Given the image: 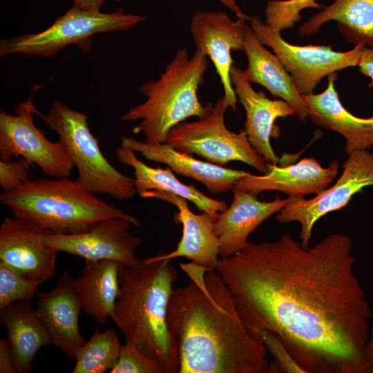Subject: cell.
<instances>
[{"label": "cell", "instance_id": "obj_32", "mask_svg": "<svg viewBox=\"0 0 373 373\" xmlns=\"http://www.w3.org/2000/svg\"><path fill=\"white\" fill-rule=\"evenodd\" d=\"M30 164L24 158L0 160V185L3 193H10L28 180Z\"/></svg>", "mask_w": 373, "mask_h": 373}, {"label": "cell", "instance_id": "obj_2", "mask_svg": "<svg viewBox=\"0 0 373 373\" xmlns=\"http://www.w3.org/2000/svg\"><path fill=\"white\" fill-rule=\"evenodd\" d=\"M189 283L173 289L167 325L179 373H271L260 334L243 322L233 296L216 269L181 262Z\"/></svg>", "mask_w": 373, "mask_h": 373}, {"label": "cell", "instance_id": "obj_5", "mask_svg": "<svg viewBox=\"0 0 373 373\" xmlns=\"http://www.w3.org/2000/svg\"><path fill=\"white\" fill-rule=\"evenodd\" d=\"M208 65L207 57L199 50L189 57L186 48L179 49L159 79L140 85L146 101L130 108L120 119L140 120L133 133H142L145 142H166L175 126L189 117L201 118L209 113L211 106H204L198 96Z\"/></svg>", "mask_w": 373, "mask_h": 373}, {"label": "cell", "instance_id": "obj_8", "mask_svg": "<svg viewBox=\"0 0 373 373\" xmlns=\"http://www.w3.org/2000/svg\"><path fill=\"white\" fill-rule=\"evenodd\" d=\"M228 107L224 97L219 98L204 117L172 128L166 142L180 152L198 155L216 165L239 161L266 173L269 163L251 144L246 131L237 133L227 128L224 115Z\"/></svg>", "mask_w": 373, "mask_h": 373}, {"label": "cell", "instance_id": "obj_22", "mask_svg": "<svg viewBox=\"0 0 373 373\" xmlns=\"http://www.w3.org/2000/svg\"><path fill=\"white\" fill-rule=\"evenodd\" d=\"M337 75H328V84L319 94L303 95L308 117L316 124L332 130L345 139L347 155L358 150H367L372 145L365 126V119L357 117L341 104L334 87Z\"/></svg>", "mask_w": 373, "mask_h": 373}, {"label": "cell", "instance_id": "obj_7", "mask_svg": "<svg viewBox=\"0 0 373 373\" xmlns=\"http://www.w3.org/2000/svg\"><path fill=\"white\" fill-rule=\"evenodd\" d=\"M144 17L126 13L122 8L112 12L73 7L57 18L47 29L35 34L1 39L0 55L21 53L25 56L50 58L70 44L88 51L90 37L97 33L128 30Z\"/></svg>", "mask_w": 373, "mask_h": 373}, {"label": "cell", "instance_id": "obj_20", "mask_svg": "<svg viewBox=\"0 0 373 373\" xmlns=\"http://www.w3.org/2000/svg\"><path fill=\"white\" fill-rule=\"evenodd\" d=\"M120 141L121 145L140 153L146 160L164 164L176 173L198 181L213 194L232 189L240 178L249 173L198 160L166 142L150 144L132 137H122Z\"/></svg>", "mask_w": 373, "mask_h": 373}, {"label": "cell", "instance_id": "obj_25", "mask_svg": "<svg viewBox=\"0 0 373 373\" xmlns=\"http://www.w3.org/2000/svg\"><path fill=\"white\" fill-rule=\"evenodd\" d=\"M81 275L74 287L84 312L100 325L112 318L120 290L119 271L122 265L115 260H84Z\"/></svg>", "mask_w": 373, "mask_h": 373}, {"label": "cell", "instance_id": "obj_37", "mask_svg": "<svg viewBox=\"0 0 373 373\" xmlns=\"http://www.w3.org/2000/svg\"><path fill=\"white\" fill-rule=\"evenodd\" d=\"M230 9L238 18H246L248 15H245L239 7L236 0H218Z\"/></svg>", "mask_w": 373, "mask_h": 373}, {"label": "cell", "instance_id": "obj_17", "mask_svg": "<svg viewBox=\"0 0 373 373\" xmlns=\"http://www.w3.org/2000/svg\"><path fill=\"white\" fill-rule=\"evenodd\" d=\"M140 198H157L175 205L178 212L174 220L182 225V236L176 248L170 253L154 256L153 258L172 260L185 257L209 269H216L220 260V245L214 232V217L204 211L194 213L186 200L169 192L149 191Z\"/></svg>", "mask_w": 373, "mask_h": 373}, {"label": "cell", "instance_id": "obj_9", "mask_svg": "<svg viewBox=\"0 0 373 373\" xmlns=\"http://www.w3.org/2000/svg\"><path fill=\"white\" fill-rule=\"evenodd\" d=\"M38 88L35 86L29 97L17 105L15 115L0 112V160L23 157L46 175L69 178L75 165L64 146L48 140L34 124L32 95Z\"/></svg>", "mask_w": 373, "mask_h": 373}, {"label": "cell", "instance_id": "obj_10", "mask_svg": "<svg viewBox=\"0 0 373 373\" xmlns=\"http://www.w3.org/2000/svg\"><path fill=\"white\" fill-rule=\"evenodd\" d=\"M247 21L260 43L270 47L280 60L301 95L313 93L319 82L338 70L358 66L363 43L346 52L334 51L331 46H296L283 39L257 15Z\"/></svg>", "mask_w": 373, "mask_h": 373}, {"label": "cell", "instance_id": "obj_28", "mask_svg": "<svg viewBox=\"0 0 373 373\" xmlns=\"http://www.w3.org/2000/svg\"><path fill=\"white\" fill-rule=\"evenodd\" d=\"M42 283L0 262V309L15 302L30 303Z\"/></svg>", "mask_w": 373, "mask_h": 373}, {"label": "cell", "instance_id": "obj_38", "mask_svg": "<svg viewBox=\"0 0 373 373\" xmlns=\"http://www.w3.org/2000/svg\"><path fill=\"white\" fill-rule=\"evenodd\" d=\"M365 126L369 136V139L373 145V116L370 118L365 119Z\"/></svg>", "mask_w": 373, "mask_h": 373}, {"label": "cell", "instance_id": "obj_15", "mask_svg": "<svg viewBox=\"0 0 373 373\" xmlns=\"http://www.w3.org/2000/svg\"><path fill=\"white\" fill-rule=\"evenodd\" d=\"M37 298L36 312L51 344L68 358L75 359L87 340L79 328L82 305L74 287V278L64 271L52 290L39 291Z\"/></svg>", "mask_w": 373, "mask_h": 373}, {"label": "cell", "instance_id": "obj_12", "mask_svg": "<svg viewBox=\"0 0 373 373\" xmlns=\"http://www.w3.org/2000/svg\"><path fill=\"white\" fill-rule=\"evenodd\" d=\"M134 226L122 218H108L95 222L82 233L68 235L47 234L44 240L58 252L79 256L86 260H111L126 267H134L143 260L138 259L135 250L142 240L133 236L130 229Z\"/></svg>", "mask_w": 373, "mask_h": 373}, {"label": "cell", "instance_id": "obj_19", "mask_svg": "<svg viewBox=\"0 0 373 373\" xmlns=\"http://www.w3.org/2000/svg\"><path fill=\"white\" fill-rule=\"evenodd\" d=\"M236 95L246 112L245 129L248 140L265 160L272 164L280 162L274 152L271 137L276 136L274 123L278 117L296 115L283 99L272 100L262 91H256L242 75V70L233 66L230 73Z\"/></svg>", "mask_w": 373, "mask_h": 373}, {"label": "cell", "instance_id": "obj_14", "mask_svg": "<svg viewBox=\"0 0 373 373\" xmlns=\"http://www.w3.org/2000/svg\"><path fill=\"white\" fill-rule=\"evenodd\" d=\"M52 233L31 222L5 218L0 226V262L43 283L54 277L58 251L44 242Z\"/></svg>", "mask_w": 373, "mask_h": 373}, {"label": "cell", "instance_id": "obj_13", "mask_svg": "<svg viewBox=\"0 0 373 373\" xmlns=\"http://www.w3.org/2000/svg\"><path fill=\"white\" fill-rule=\"evenodd\" d=\"M247 19L238 18L234 21L222 11H197L190 24L196 50L214 64L223 86L224 98L234 111L237 98L230 77L233 66L231 51H244V26Z\"/></svg>", "mask_w": 373, "mask_h": 373}, {"label": "cell", "instance_id": "obj_11", "mask_svg": "<svg viewBox=\"0 0 373 373\" xmlns=\"http://www.w3.org/2000/svg\"><path fill=\"white\" fill-rule=\"evenodd\" d=\"M373 186V153L358 150L348 155L343 171L336 183L312 199L289 198L276 215L280 223L298 222L300 225V245L307 248L316 222L330 212L346 206L353 195Z\"/></svg>", "mask_w": 373, "mask_h": 373}, {"label": "cell", "instance_id": "obj_35", "mask_svg": "<svg viewBox=\"0 0 373 373\" xmlns=\"http://www.w3.org/2000/svg\"><path fill=\"white\" fill-rule=\"evenodd\" d=\"M107 0H72L73 6L88 10H100ZM121 0H115L118 2Z\"/></svg>", "mask_w": 373, "mask_h": 373}, {"label": "cell", "instance_id": "obj_30", "mask_svg": "<svg viewBox=\"0 0 373 373\" xmlns=\"http://www.w3.org/2000/svg\"><path fill=\"white\" fill-rule=\"evenodd\" d=\"M110 373H166L155 360L145 354L136 345L126 343L120 349L118 359Z\"/></svg>", "mask_w": 373, "mask_h": 373}, {"label": "cell", "instance_id": "obj_34", "mask_svg": "<svg viewBox=\"0 0 373 373\" xmlns=\"http://www.w3.org/2000/svg\"><path fill=\"white\" fill-rule=\"evenodd\" d=\"M17 372L7 340L0 338V373Z\"/></svg>", "mask_w": 373, "mask_h": 373}, {"label": "cell", "instance_id": "obj_36", "mask_svg": "<svg viewBox=\"0 0 373 373\" xmlns=\"http://www.w3.org/2000/svg\"><path fill=\"white\" fill-rule=\"evenodd\" d=\"M365 355L371 372L373 373V322L370 326V336L365 347Z\"/></svg>", "mask_w": 373, "mask_h": 373}, {"label": "cell", "instance_id": "obj_23", "mask_svg": "<svg viewBox=\"0 0 373 373\" xmlns=\"http://www.w3.org/2000/svg\"><path fill=\"white\" fill-rule=\"evenodd\" d=\"M17 372L28 373L40 348L51 344L50 336L30 303L15 302L0 309Z\"/></svg>", "mask_w": 373, "mask_h": 373}, {"label": "cell", "instance_id": "obj_16", "mask_svg": "<svg viewBox=\"0 0 373 373\" xmlns=\"http://www.w3.org/2000/svg\"><path fill=\"white\" fill-rule=\"evenodd\" d=\"M338 168L336 160L324 168L314 157H305L287 166L269 164L266 173L256 175L249 173L240 178L234 187L256 195L267 191H279L289 198L318 195L329 187Z\"/></svg>", "mask_w": 373, "mask_h": 373}, {"label": "cell", "instance_id": "obj_29", "mask_svg": "<svg viewBox=\"0 0 373 373\" xmlns=\"http://www.w3.org/2000/svg\"><path fill=\"white\" fill-rule=\"evenodd\" d=\"M316 0H271L265 10V23L272 29L281 32L291 28L300 21V12L306 8H323Z\"/></svg>", "mask_w": 373, "mask_h": 373}, {"label": "cell", "instance_id": "obj_33", "mask_svg": "<svg viewBox=\"0 0 373 373\" xmlns=\"http://www.w3.org/2000/svg\"><path fill=\"white\" fill-rule=\"evenodd\" d=\"M360 72L371 79L369 87H373V48H363L358 64Z\"/></svg>", "mask_w": 373, "mask_h": 373}, {"label": "cell", "instance_id": "obj_21", "mask_svg": "<svg viewBox=\"0 0 373 373\" xmlns=\"http://www.w3.org/2000/svg\"><path fill=\"white\" fill-rule=\"evenodd\" d=\"M244 52L248 66L242 70L243 77L250 83L262 85L271 95L288 103L298 119L305 121L308 117L306 103L291 77L278 57L264 47L247 23L244 26Z\"/></svg>", "mask_w": 373, "mask_h": 373}, {"label": "cell", "instance_id": "obj_18", "mask_svg": "<svg viewBox=\"0 0 373 373\" xmlns=\"http://www.w3.org/2000/svg\"><path fill=\"white\" fill-rule=\"evenodd\" d=\"M232 190V203L219 213L214 222L220 258L230 257L244 249L249 243V235L267 218L280 211L289 201V198L260 201L257 195L251 192L236 187Z\"/></svg>", "mask_w": 373, "mask_h": 373}, {"label": "cell", "instance_id": "obj_26", "mask_svg": "<svg viewBox=\"0 0 373 373\" xmlns=\"http://www.w3.org/2000/svg\"><path fill=\"white\" fill-rule=\"evenodd\" d=\"M329 21H337L342 33L355 46L363 43L373 48V0H334L302 24L298 32L304 37L316 33Z\"/></svg>", "mask_w": 373, "mask_h": 373}, {"label": "cell", "instance_id": "obj_27", "mask_svg": "<svg viewBox=\"0 0 373 373\" xmlns=\"http://www.w3.org/2000/svg\"><path fill=\"white\" fill-rule=\"evenodd\" d=\"M115 329L101 332L95 329L93 334L77 352L73 373H104L116 363L122 347Z\"/></svg>", "mask_w": 373, "mask_h": 373}, {"label": "cell", "instance_id": "obj_31", "mask_svg": "<svg viewBox=\"0 0 373 373\" xmlns=\"http://www.w3.org/2000/svg\"><path fill=\"white\" fill-rule=\"evenodd\" d=\"M258 333L267 352L273 356L274 365L278 372L305 373L276 334L265 329L259 331Z\"/></svg>", "mask_w": 373, "mask_h": 373}, {"label": "cell", "instance_id": "obj_4", "mask_svg": "<svg viewBox=\"0 0 373 373\" xmlns=\"http://www.w3.org/2000/svg\"><path fill=\"white\" fill-rule=\"evenodd\" d=\"M0 202L14 217L53 234L82 233L95 222L108 218H122L135 227L140 225L135 217L99 198L69 178L27 180L12 192H3Z\"/></svg>", "mask_w": 373, "mask_h": 373}, {"label": "cell", "instance_id": "obj_24", "mask_svg": "<svg viewBox=\"0 0 373 373\" xmlns=\"http://www.w3.org/2000/svg\"><path fill=\"white\" fill-rule=\"evenodd\" d=\"M115 152L121 163L133 169L135 189L140 197L149 191L169 192L191 202L200 211L209 213L216 219L219 213L228 208L224 201L206 195L193 184L181 182L170 168L149 166L139 160L133 151L122 145L117 147Z\"/></svg>", "mask_w": 373, "mask_h": 373}, {"label": "cell", "instance_id": "obj_6", "mask_svg": "<svg viewBox=\"0 0 373 373\" xmlns=\"http://www.w3.org/2000/svg\"><path fill=\"white\" fill-rule=\"evenodd\" d=\"M37 113L57 133L78 173L77 181L95 194L128 200L137 193L135 179L116 169L102 152L98 140L89 129L88 115L59 100L52 102L48 115Z\"/></svg>", "mask_w": 373, "mask_h": 373}, {"label": "cell", "instance_id": "obj_3", "mask_svg": "<svg viewBox=\"0 0 373 373\" xmlns=\"http://www.w3.org/2000/svg\"><path fill=\"white\" fill-rule=\"evenodd\" d=\"M178 271L169 259L122 265L120 290L111 319L126 342L158 362L166 373L179 372L178 350L167 325V310Z\"/></svg>", "mask_w": 373, "mask_h": 373}, {"label": "cell", "instance_id": "obj_1", "mask_svg": "<svg viewBox=\"0 0 373 373\" xmlns=\"http://www.w3.org/2000/svg\"><path fill=\"white\" fill-rule=\"evenodd\" d=\"M352 247L340 233L307 248L285 234L249 242L216 270L247 327L276 334L305 373H372L365 355L372 312Z\"/></svg>", "mask_w": 373, "mask_h": 373}]
</instances>
